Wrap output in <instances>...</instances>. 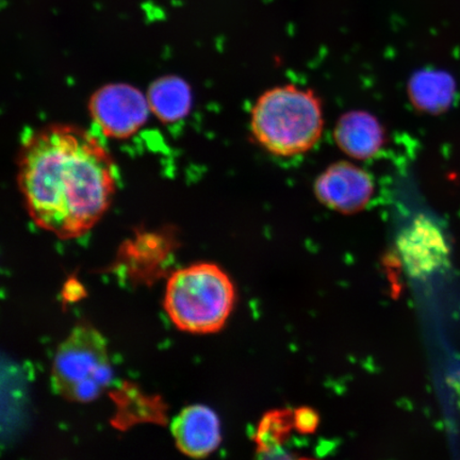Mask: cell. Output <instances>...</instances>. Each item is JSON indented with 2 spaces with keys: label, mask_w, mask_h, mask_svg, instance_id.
Instances as JSON below:
<instances>
[{
  "label": "cell",
  "mask_w": 460,
  "mask_h": 460,
  "mask_svg": "<svg viewBox=\"0 0 460 460\" xmlns=\"http://www.w3.org/2000/svg\"><path fill=\"white\" fill-rule=\"evenodd\" d=\"M20 186L40 227L62 239L76 238L89 232L111 205L114 166L89 132L51 126L27 142Z\"/></svg>",
  "instance_id": "1"
},
{
  "label": "cell",
  "mask_w": 460,
  "mask_h": 460,
  "mask_svg": "<svg viewBox=\"0 0 460 460\" xmlns=\"http://www.w3.org/2000/svg\"><path fill=\"white\" fill-rule=\"evenodd\" d=\"M252 131L270 153L296 156L310 151L323 130L321 102L312 91L289 84L264 93L252 111Z\"/></svg>",
  "instance_id": "2"
},
{
  "label": "cell",
  "mask_w": 460,
  "mask_h": 460,
  "mask_svg": "<svg viewBox=\"0 0 460 460\" xmlns=\"http://www.w3.org/2000/svg\"><path fill=\"white\" fill-rule=\"evenodd\" d=\"M232 279L214 263L178 270L166 284L164 309L178 330L211 333L226 325L234 308Z\"/></svg>",
  "instance_id": "3"
},
{
  "label": "cell",
  "mask_w": 460,
  "mask_h": 460,
  "mask_svg": "<svg viewBox=\"0 0 460 460\" xmlns=\"http://www.w3.org/2000/svg\"><path fill=\"white\" fill-rule=\"evenodd\" d=\"M111 377L105 338L93 327H75L55 355L51 384L56 393L72 402L94 401Z\"/></svg>",
  "instance_id": "4"
},
{
  "label": "cell",
  "mask_w": 460,
  "mask_h": 460,
  "mask_svg": "<svg viewBox=\"0 0 460 460\" xmlns=\"http://www.w3.org/2000/svg\"><path fill=\"white\" fill-rule=\"evenodd\" d=\"M314 191L321 203L331 209L341 214H355L369 203L374 183L371 176L359 166L337 163L318 177Z\"/></svg>",
  "instance_id": "5"
},
{
  "label": "cell",
  "mask_w": 460,
  "mask_h": 460,
  "mask_svg": "<svg viewBox=\"0 0 460 460\" xmlns=\"http://www.w3.org/2000/svg\"><path fill=\"white\" fill-rule=\"evenodd\" d=\"M92 113L106 135L128 137L146 122L147 102L132 86L109 85L94 96Z\"/></svg>",
  "instance_id": "6"
},
{
  "label": "cell",
  "mask_w": 460,
  "mask_h": 460,
  "mask_svg": "<svg viewBox=\"0 0 460 460\" xmlns=\"http://www.w3.org/2000/svg\"><path fill=\"white\" fill-rule=\"evenodd\" d=\"M402 261L416 278H424L444 268L450 249L442 230L429 217H420L400 238Z\"/></svg>",
  "instance_id": "7"
},
{
  "label": "cell",
  "mask_w": 460,
  "mask_h": 460,
  "mask_svg": "<svg viewBox=\"0 0 460 460\" xmlns=\"http://www.w3.org/2000/svg\"><path fill=\"white\" fill-rule=\"evenodd\" d=\"M178 450L191 458H204L221 444V425L217 413L204 405L182 410L171 424Z\"/></svg>",
  "instance_id": "8"
},
{
  "label": "cell",
  "mask_w": 460,
  "mask_h": 460,
  "mask_svg": "<svg viewBox=\"0 0 460 460\" xmlns=\"http://www.w3.org/2000/svg\"><path fill=\"white\" fill-rule=\"evenodd\" d=\"M384 137L382 125L365 111L345 113L335 129L339 147L355 159L373 157L382 148Z\"/></svg>",
  "instance_id": "9"
},
{
  "label": "cell",
  "mask_w": 460,
  "mask_h": 460,
  "mask_svg": "<svg viewBox=\"0 0 460 460\" xmlns=\"http://www.w3.org/2000/svg\"><path fill=\"white\" fill-rule=\"evenodd\" d=\"M149 103L160 119L176 120L188 111V86L177 78L160 79L149 92Z\"/></svg>",
  "instance_id": "10"
},
{
  "label": "cell",
  "mask_w": 460,
  "mask_h": 460,
  "mask_svg": "<svg viewBox=\"0 0 460 460\" xmlns=\"http://www.w3.org/2000/svg\"><path fill=\"white\" fill-rule=\"evenodd\" d=\"M295 428V420L291 411H270L259 424L255 440L257 452L263 456H275V453L280 452L281 446Z\"/></svg>",
  "instance_id": "11"
},
{
  "label": "cell",
  "mask_w": 460,
  "mask_h": 460,
  "mask_svg": "<svg viewBox=\"0 0 460 460\" xmlns=\"http://www.w3.org/2000/svg\"><path fill=\"white\" fill-rule=\"evenodd\" d=\"M413 103L422 111H437L446 106L450 96L447 78L435 73H421L413 77L410 85Z\"/></svg>",
  "instance_id": "12"
},
{
  "label": "cell",
  "mask_w": 460,
  "mask_h": 460,
  "mask_svg": "<svg viewBox=\"0 0 460 460\" xmlns=\"http://www.w3.org/2000/svg\"><path fill=\"white\" fill-rule=\"evenodd\" d=\"M295 429L301 434L307 435L314 433L319 425V416L312 408L302 407L293 411Z\"/></svg>",
  "instance_id": "13"
}]
</instances>
